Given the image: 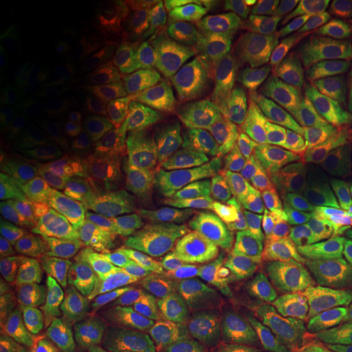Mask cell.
<instances>
[{
    "mask_svg": "<svg viewBox=\"0 0 352 352\" xmlns=\"http://www.w3.org/2000/svg\"><path fill=\"white\" fill-rule=\"evenodd\" d=\"M50 166L51 164H47V162L44 160H36L32 162L30 165H26L25 168L20 171V176L16 178L15 184H13L8 202L15 206V208L16 206L28 204L30 209H32V206L39 199V196L43 195L44 183H46V175Z\"/></svg>",
    "mask_w": 352,
    "mask_h": 352,
    "instance_id": "28",
    "label": "cell"
},
{
    "mask_svg": "<svg viewBox=\"0 0 352 352\" xmlns=\"http://www.w3.org/2000/svg\"><path fill=\"white\" fill-rule=\"evenodd\" d=\"M347 113L346 103L331 104L315 98H308L296 113L280 152L302 184L320 188L344 175L342 126Z\"/></svg>",
    "mask_w": 352,
    "mask_h": 352,
    "instance_id": "2",
    "label": "cell"
},
{
    "mask_svg": "<svg viewBox=\"0 0 352 352\" xmlns=\"http://www.w3.org/2000/svg\"><path fill=\"white\" fill-rule=\"evenodd\" d=\"M0 101L23 132L44 135L56 131L46 78L38 59L28 60L2 83Z\"/></svg>",
    "mask_w": 352,
    "mask_h": 352,
    "instance_id": "11",
    "label": "cell"
},
{
    "mask_svg": "<svg viewBox=\"0 0 352 352\" xmlns=\"http://www.w3.org/2000/svg\"><path fill=\"white\" fill-rule=\"evenodd\" d=\"M302 202L300 179L283 152L259 158L217 188V206L227 214L263 212Z\"/></svg>",
    "mask_w": 352,
    "mask_h": 352,
    "instance_id": "5",
    "label": "cell"
},
{
    "mask_svg": "<svg viewBox=\"0 0 352 352\" xmlns=\"http://www.w3.org/2000/svg\"><path fill=\"white\" fill-rule=\"evenodd\" d=\"M186 162L179 157H166L145 162L131 179L145 195L153 197L162 209L183 195L188 186Z\"/></svg>",
    "mask_w": 352,
    "mask_h": 352,
    "instance_id": "23",
    "label": "cell"
},
{
    "mask_svg": "<svg viewBox=\"0 0 352 352\" xmlns=\"http://www.w3.org/2000/svg\"><path fill=\"white\" fill-rule=\"evenodd\" d=\"M320 19L328 26L352 25V0H323L311 2Z\"/></svg>",
    "mask_w": 352,
    "mask_h": 352,
    "instance_id": "30",
    "label": "cell"
},
{
    "mask_svg": "<svg viewBox=\"0 0 352 352\" xmlns=\"http://www.w3.org/2000/svg\"><path fill=\"white\" fill-rule=\"evenodd\" d=\"M170 297L171 302L202 311L206 303V287L195 277H183L171 284Z\"/></svg>",
    "mask_w": 352,
    "mask_h": 352,
    "instance_id": "29",
    "label": "cell"
},
{
    "mask_svg": "<svg viewBox=\"0 0 352 352\" xmlns=\"http://www.w3.org/2000/svg\"><path fill=\"white\" fill-rule=\"evenodd\" d=\"M94 308L129 352H168L148 308L116 298L95 300Z\"/></svg>",
    "mask_w": 352,
    "mask_h": 352,
    "instance_id": "18",
    "label": "cell"
},
{
    "mask_svg": "<svg viewBox=\"0 0 352 352\" xmlns=\"http://www.w3.org/2000/svg\"><path fill=\"white\" fill-rule=\"evenodd\" d=\"M39 292V272L28 266L3 267L0 274V316L3 329L19 327Z\"/></svg>",
    "mask_w": 352,
    "mask_h": 352,
    "instance_id": "24",
    "label": "cell"
},
{
    "mask_svg": "<svg viewBox=\"0 0 352 352\" xmlns=\"http://www.w3.org/2000/svg\"><path fill=\"white\" fill-rule=\"evenodd\" d=\"M209 222L270 261L292 246L320 240L310 209L305 202L263 212L212 214Z\"/></svg>",
    "mask_w": 352,
    "mask_h": 352,
    "instance_id": "4",
    "label": "cell"
},
{
    "mask_svg": "<svg viewBox=\"0 0 352 352\" xmlns=\"http://www.w3.org/2000/svg\"><path fill=\"white\" fill-rule=\"evenodd\" d=\"M305 85L310 98L324 103L352 98V25L324 28L307 56Z\"/></svg>",
    "mask_w": 352,
    "mask_h": 352,
    "instance_id": "10",
    "label": "cell"
},
{
    "mask_svg": "<svg viewBox=\"0 0 352 352\" xmlns=\"http://www.w3.org/2000/svg\"><path fill=\"white\" fill-rule=\"evenodd\" d=\"M202 256L223 283L236 287L270 290L267 261L227 233L219 232L204 241Z\"/></svg>",
    "mask_w": 352,
    "mask_h": 352,
    "instance_id": "16",
    "label": "cell"
},
{
    "mask_svg": "<svg viewBox=\"0 0 352 352\" xmlns=\"http://www.w3.org/2000/svg\"><path fill=\"white\" fill-rule=\"evenodd\" d=\"M316 331L300 321H284L248 352H315Z\"/></svg>",
    "mask_w": 352,
    "mask_h": 352,
    "instance_id": "26",
    "label": "cell"
},
{
    "mask_svg": "<svg viewBox=\"0 0 352 352\" xmlns=\"http://www.w3.org/2000/svg\"><path fill=\"white\" fill-rule=\"evenodd\" d=\"M36 352H129L107 323L85 308H70Z\"/></svg>",
    "mask_w": 352,
    "mask_h": 352,
    "instance_id": "17",
    "label": "cell"
},
{
    "mask_svg": "<svg viewBox=\"0 0 352 352\" xmlns=\"http://www.w3.org/2000/svg\"><path fill=\"white\" fill-rule=\"evenodd\" d=\"M52 243L47 220L38 215H19L3 220L0 235V258L8 266L33 261Z\"/></svg>",
    "mask_w": 352,
    "mask_h": 352,
    "instance_id": "22",
    "label": "cell"
},
{
    "mask_svg": "<svg viewBox=\"0 0 352 352\" xmlns=\"http://www.w3.org/2000/svg\"><path fill=\"white\" fill-rule=\"evenodd\" d=\"M36 267L39 276L69 294L94 292L111 276L109 259L98 246L78 240L44 256Z\"/></svg>",
    "mask_w": 352,
    "mask_h": 352,
    "instance_id": "13",
    "label": "cell"
},
{
    "mask_svg": "<svg viewBox=\"0 0 352 352\" xmlns=\"http://www.w3.org/2000/svg\"><path fill=\"white\" fill-rule=\"evenodd\" d=\"M296 109L284 101L271 100L243 129L230 135L206 160L204 182H226L259 158L270 155L287 134Z\"/></svg>",
    "mask_w": 352,
    "mask_h": 352,
    "instance_id": "7",
    "label": "cell"
},
{
    "mask_svg": "<svg viewBox=\"0 0 352 352\" xmlns=\"http://www.w3.org/2000/svg\"><path fill=\"white\" fill-rule=\"evenodd\" d=\"M327 25L314 3L274 0L256 3L245 13L236 54L258 90L290 95L305 85V60Z\"/></svg>",
    "mask_w": 352,
    "mask_h": 352,
    "instance_id": "1",
    "label": "cell"
},
{
    "mask_svg": "<svg viewBox=\"0 0 352 352\" xmlns=\"http://www.w3.org/2000/svg\"><path fill=\"white\" fill-rule=\"evenodd\" d=\"M342 170L344 175L352 173V108L342 126Z\"/></svg>",
    "mask_w": 352,
    "mask_h": 352,
    "instance_id": "33",
    "label": "cell"
},
{
    "mask_svg": "<svg viewBox=\"0 0 352 352\" xmlns=\"http://www.w3.org/2000/svg\"><path fill=\"white\" fill-rule=\"evenodd\" d=\"M271 100L239 82H217L197 96L178 132L176 152L184 158L209 157L220 144L252 122Z\"/></svg>",
    "mask_w": 352,
    "mask_h": 352,
    "instance_id": "3",
    "label": "cell"
},
{
    "mask_svg": "<svg viewBox=\"0 0 352 352\" xmlns=\"http://www.w3.org/2000/svg\"><path fill=\"white\" fill-rule=\"evenodd\" d=\"M307 328L318 329L352 324V256L329 253L323 261L318 292L298 318Z\"/></svg>",
    "mask_w": 352,
    "mask_h": 352,
    "instance_id": "12",
    "label": "cell"
},
{
    "mask_svg": "<svg viewBox=\"0 0 352 352\" xmlns=\"http://www.w3.org/2000/svg\"><path fill=\"white\" fill-rule=\"evenodd\" d=\"M160 328L168 340L179 344L195 342L208 328V320L199 310L170 302L160 311Z\"/></svg>",
    "mask_w": 352,
    "mask_h": 352,
    "instance_id": "25",
    "label": "cell"
},
{
    "mask_svg": "<svg viewBox=\"0 0 352 352\" xmlns=\"http://www.w3.org/2000/svg\"><path fill=\"white\" fill-rule=\"evenodd\" d=\"M25 151L23 129L12 120L6 109L0 111V182L12 178L19 168Z\"/></svg>",
    "mask_w": 352,
    "mask_h": 352,
    "instance_id": "27",
    "label": "cell"
},
{
    "mask_svg": "<svg viewBox=\"0 0 352 352\" xmlns=\"http://www.w3.org/2000/svg\"><path fill=\"white\" fill-rule=\"evenodd\" d=\"M124 179L114 168L101 164H80L74 176L72 189L64 208L52 212L54 230L60 239L82 233L101 219L113 204ZM50 215V214H47Z\"/></svg>",
    "mask_w": 352,
    "mask_h": 352,
    "instance_id": "9",
    "label": "cell"
},
{
    "mask_svg": "<svg viewBox=\"0 0 352 352\" xmlns=\"http://www.w3.org/2000/svg\"><path fill=\"white\" fill-rule=\"evenodd\" d=\"M182 352H230L220 336L217 329L212 324H208V328L202 331V334L195 342H191L188 347H184Z\"/></svg>",
    "mask_w": 352,
    "mask_h": 352,
    "instance_id": "32",
    "label": "cell"
},
{
    "mask_svg": "<svg viewBox=\"0 0 352 352\" xmlns=\"http://www.w3.org/2000/svg\"><path fill=\"white\" fill-rule=\"evenodd\" d=\"M308 209L320 236L352 230V173L308 192Z\"/></svg>",
    "mask_w": 352,
    "mask_h": 352,
    "instance_id": "21",
    "label": "cell"
},
{
    "mask_svg": "<svg viewBox=\"0 0 352 352\" xmlns=\"http://www.w3.org/2000/svg\"><path fill=\"white\" fill-rule=\"evenodd\" d=\"M175 223L173 210L162 209L155 212L131 215V217L118 219L113 222L101 223L94 230L78 236V241L91 245H111V246H127L142 245L157 239L158 235L168 230Z\"/></svg>",
    "mask_w": 352,
    "mask_h": 352,
    "instance_id": "20",
    "label": "cell"
},
{
    "mask_svg": "<svg viewBox=\"0 0 352 352\" xmlns=\"http://www.w3.org/2000/svg\"><path fill=\"white\" fill-rule=\"evenodd\" d=\"M331 253H341L347 254V256H352V230L333 236Z\"/></svg>",
    "mask_w": 352,
    "mask_h": 352,
    "instance_id": "34",
    "label": "cell"
},
{
    "mask_svg": "<svg viewBox=\"0 0 352 352\" xmlns=\"http://www.w3.org/2000/svg\"><path fill=\"white\" fill-rule=\"evenodd\" d=\"M333 250V236L292 246L267 261V284L272 298L287 320L296 321L318 292L323 261Z\"/></svg>",
    "mask_w": 352,
    "mask_h": 352,
    "instance_id": "8",
    "label": "cell"
},
{
    "mask_svg": "<svg viewBox=\"0 0 352 352\" xmlns=\"http://www.w3.org/2000/svg\"><path fill=\"white\" fill-rule=\"evenodd\" d=\"M175 243H142L118 250L109 258L113 280L122 290H147L164 284L179 264Z\"/></svg>",
    "mask_w": 352,
    "mask_h": 352,
    "instance_id": "14",
    "label": "cell"
},
{
    "mask_svg": "<svg viewBox=\"0 0 352 352\" xmlns=\"http://www.w3.org/2000/svg\"><path fill=\"white\" fill-rule=\"evenodd\" d=\"M209 320L228 351L248 352L287 316L270 294L232 285L210 298Z\"/></svg>",
    "mask_w": 352,
    "mask_h": 352,
    "instance_id": "6",
    "label": "cell"
},
{
    "mask_svg": "<svg viewBox=\"0 0 352 352\" xmlns=\"http://www.w3.org/2000/svg\"><path fill=\"white\" fill-rule=\"evenodd\" d=\"M195 87L186 76L162 74L148 98L138 111V126L151 138H162L182 129L196 103Z\"/></svg>",
    "mask_w": 352,
    "mask_h": 352,
    "instance_id": "15",
    "label": "cell"
},
{
    "mask_svg": "<svg viewBox=\"0 0 352 352\" xmlns=\"http://www.w3.org/2000/svg\"><path fill=\"white\" fill-rule=\"evenodd\" d=\"M315 352H352V324L321 329Z\"/></svg>",
    "mask_w": 352,
    "mask_h": 352,
    "instance_id": "31",
    "label": "cell"
},
{
    "mask_svg": "<svg viewBox=\"0 0 352 352\" xmlns=\"http://www.w3.org/2000/svg\"><path fill=\"white\" fill-rule=\"evenodd\" d=\"M70 305L72 297L67 290L52 284L39 289L15 328V349L19 352H36L70 310Z\"/></svg>",
    "mask_w": 352,
    "mask_h": 352,
    "instance_id": "19",
    "label": "cell"
}]
</instances>
